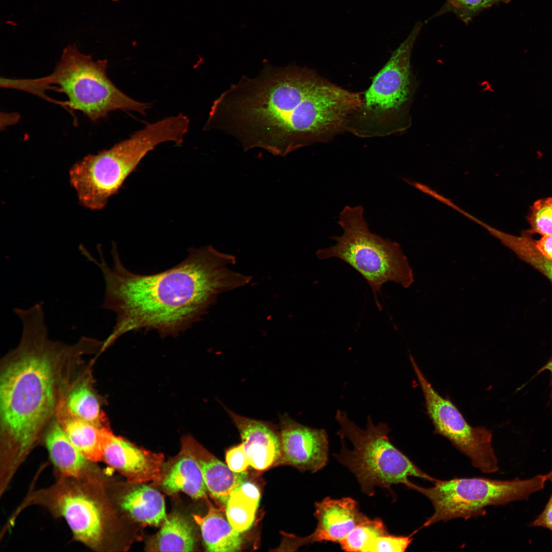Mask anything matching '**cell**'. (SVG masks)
Segmentation results:
<instances>
[{
    "label": "cell",
    "mask_w": 552,
    "mask_h": 552,
    "mask_svg": "<svg viewBox=\"0 0 552 552\" xmlns=\"http://www.w3.org/2000/svg\"><path fill=\"white\" fill-rule=\"evenodd\" d=\"M360 105L357 93L296 66L267 65L242 77L214 101L204 126L224 131L245 150L282 156L347 130Z\"/></svg>",
    "instance_id": "6da1fadb"
},
{
    "label": "cell",
    "mask_w": 552,
    "mask_h": 552,
    "mask_svg": "<svg viewBox=\"0 0 552 552\" xmlns=\"http://www.w3.org/2000/svg\"><path fill=\"white\" fill-rule=\"evenodd\" d=\"M22 325L17 346L0 362L1 472L12 477L56 419L82 371L85 355L102 341L82 336L74 344L48 337L42 306L16 308Z\"/></svg>",
    "instance_id": "7a4b0ae2"
},
{
    "label": "cell",
    "mask_w": 552,
    "mask_h": 552,
    "mask_svg": "<svg viewBox=\"0 0 552 552\" xmlns=\"http://www.w3.org/2000/svg\"><path fill=\"white\" fill-rule=\"evenodd\" d=\"M98 261L87 259L103 273L105 297L102 307L113 311L117 321L103 341L105 350L131 331H156L163 337H176L201 320L218 296L248 284L251 277L232 270L233 255L208 245L188 250L187 257L165 271L152 274L133 273L124 265L115 243L112 266L98 248Z\"/></svg>",
    "instance_id": "3957f363"
},
{
    "label": "cell",
    "mask_w": 552,
    "mask_h": 552,
    "mask_svg": "<svg viewBox=\"0 0 552 552\" xmlns=\"http://www.w3.org/2000/svg\"><path fill=\"white\" fill-rule=\"evenodd\" d=\"M107 63L94 60L74 43L64 49L51 74L34 79L6 78L5 86L41 98L47 90L62 93L67 100L59 104L82 112L93 122L117 110L145 115L151 104L134 100L118 88L107 76Z\"/></svg>",
    "instance_id": "277c9868"
},
{
    "label": "cell",
    "mask_w": 552,
    "mask_h": 552,
    "mask_svg": "<svg viewBox=\"0 0 552 552\" xmlns=\"http://www.w3.org/2000/svg\"><path fill=\"white\" fill-rule=\"evenodd\" d=\"M335 419L340 426L337 434L341 448L333 456L355 475L363 493L372 496L375 487H380L394 496L392 486L403 484L407 487L409 476L433 482L438 480L418 468L390 442L387 424H375L369 416L363 429L340 410L337 411Z\"/></svg>",
    "instance_id": "5b68a950"
},
{
    "label": "cell",
    "mask_w": 552,
    "mask_h": 552,
    "mask_svg": "<svg viewBox=\"0 0 552 552\" xmlns=\"http://www.w3.org/2000/svg\"><path fill=\"white\" fill-rule=\"evenodd\" d=\"M362 205L345 206L338 217L343 232L331 239L334 245L318 250V258H338L352 267L366 281L379 310L378 294L383 285L392 282L408 288L414 275L407 257L397 242L371 232Z\"/></svg>",
    "instance_id": "8992f818"
},
{
    "label": "cell",
    "mask_w": 552,
    "mask_h": 552,
    "mask_svg": "<svg viewBox=\"0 0 552 552\" xmlns=\"http://www.w3.org/2000/svg\"><path fill=\"white\" fill-rule=\"evenodd\" d=\"M421 27L420 23L415 26L374 76L348 131L359 137H371L390 135L405 128L404 119L411 91L410 56Z\"/></svg>",
    "instance_id": "52a82bcc"
},
{
    "label": "cell",
    "mask_w": 552,
    "mask_h": 552,
    "mask_svg": "<svg viewBox=\"0 0 552 552\" xmlns=\"http://www.w3.org/2000/svg\"><path fill=\"white\" fill-rule=\"evenodd\" d=\"M547 480L545 474L511 480L484 477L454 478L448 480L438 479L430 488L411 482L408 488L425 496L433 507V513L427 519L423 527L440 521L479 516L484 515L485 508L488 506L526 499L542 490Z\"/></svg>",
    "instance_id": "ba28073f"
},
{
    "label": "cell",
    "mask_w": 552,
    "mask_h": 552,
    "mask_svg": "<svg viewBox=\"0 0 552 552\" xmlns=\"http://www.w3.org/2000/svg\"><path fill=\"white\" fill-rule=\"evenodd\" d=\"M59 478L53 486L34 494L32 502L64 518L77 541L99 549L104 537L105 514L98 491V479Z\"/></svg>",
    "instance_id": "9c48e42d"
},
{
    "label": "cell",
    "mask_w": 552,
    "mask_h": 552,
    "mask_svg": "<svg viewBox=\"0 0 552 552\" xmlns=\"http://www.w3.org/2000/svg\"><path fill=\"white\" fill-rule=\"evenodd\" d=\"M409 357L424 395L427 413L434 426V432L449 440L481 472L497 471L498 461L492 445L491 431L484 427L471 426L451 401L434 389L413 357L411 355Z\"/></svg>",
    "instance_id": "30bf717a"
},
{
    "label": "cell",
    "mask_w": 552,
    "mask_h": 552,
    "mask_svg": "<svg viewBox=\"0 0 552 552\" xmlns=\"http://www.w3.org/2000/svg\"><path fill=\"white\" fill-rule=\"evenodd\" d=\"M281 454L275 466L287 465L316 472L328 461L329 441L325 429L302 425L289 417L280 421Z\"/></svg>",
    "instance_id": "8fae6325"
},
{
    "label": "cell",
    "mask_w": 552,
    "mask_h": 552,
    "mask_svg": "<svg viewBox=\"0 0 552 552\" xmlns=\"http://www.w3.org/2000/svg\"><path fill=\"white\" fill-rule=\"evenodd\" d=\"M314 516L317 521L315 531L306 537H293L295 547L316 542L339 543L356 526L369 519L351 497H327L315 502Z\"/></svg>",
    "instance_id": "7c38bea8"
},
{
    "label": "cell",
    "mask_w": 552,
    "mask_h": 552,
    "mask_svg": "<svg viewBox=\"0 0 552 552\" xmlns=\"http://www.w3.org/2000/svg\"><path fill=\"white\" fill-rule=\"evenodd\" d=\"M102 460L129 482L140 483L159 478L164 456L141 449L112 433L105 444Z\"/></svg>",
    "instance_id": "4fadbf2b"
},
{
    "label": "cell",
    "mask_w": 552,
    "mask_h": 552,
    "mask_svg": "<svg viewBox=\"0 0 552 552\" xmlns=\"http://www.w3.org/2000/svg\"><path fill=\"white\" fill-rule=\"evenodd\" d=\"M224 407L239 432L250 465L261 471L275 466L281 454L280 429L269 422L245 417Z\"/></svg>",
    "instance_id": "5bb4252c"
},
{
    "label": "cell",
    "mask_w": 552,
    "mask_h": 552,
    "mask_svg": "<svg viewBox=\"0 0 552 552\" xmlns=\"http://www.w3.org/2000/svg\"><path fill=\"white\" fill-rule=\"evenodd\" d=\"M44 435L50 457L60 477L79 479L96 476L91 462L71 442L57 418Z\"/></svg>",
    "instance_id": "9a60e30c"
},
{
    "label": "cell",
    "mask_w": 552,
    "mask_h": 552,
    "mask_svg": "<svg viewBox=\"0 0 552 552\" xmlns=\"http://www.w3.org/2000/svg\"><path fill=\"white\" fill-rule=\"evenodd\" d=\"M56 418L70 440L86 458L92 463L103 459L105 444L112 433L108 425H97L75 418L62 407Z\"/></svg>",
    "instance_id": "2e32d148"
},
{
    "label": "cell",
    "mask_w": 552,
    "mask_h": 552,
    "mask_svg": "<svg viewBox=\"0 0 552 552\" xmlns=\"http://www.w3.org/2000/svg\"><path fill=\"white\" fill-rule=\"evenodd\" d=\"M199 526L206 551L232 552L240 550L242 540L228 521L225 507L216 508L209 502L208 511L204 516L193 515Z\"/></svg>",
    "instance_id": "e0dca14e"
},
{
    "label": "cell",
    "mask_w": 552,
    "mask_h": 552,
    "mask_svg": "<svg viewBox=\"0 0 552 552\" xmlns=\"http://www.w3.org/2000/svg\"><path fill=\"white\" fill-rule=\"evenodd\" d=\"M198 450L197 459L208 490L221 505L225 507L231 494L245 481L247 474L233 471L199 445Z\"/></svg>",
    "instance_id": "ac0fdd59"
},
{
    "label": "cell",
    "mask_w": 552,
    "mask_h": 552,
    "mask_svg": "<svg viewBox=\"0 0 552 552\" xmlns=\"http://www.w3.org/2000/svg\"><path fill=\"white\" fill-rule=\"evenodd\" d=\"M184 447L187 454L179 459L165 477L163 487L170 494L183 492L194 499L206 497L208 489L196 458L191 454L185 440Z\"/></svg>",
    "instance_id": "d6986e66"
},
{
    "label": "cell",
    "mask_w": 552,
    "mask_h": 552,
    "mask_svg": "<svg viewBox=\"0 0 552 552\" xmlns=\"http://www.w3.org/2000/svg\"><path fill=\"white\" fill-rule=\"evenodd\" d=\"M86 372L68 391L62 408L75 418L97 425H107L101 402L91 386L90 375Z\"/></svg>",
    "instance_id": "ffe728a7"
},
{
    "label": "cell",
    "mask_w": 552,
    "mask_h": 552,
    "mask_svg": "<svg viewBox=\"0 0 552 552\" xmlns=\"http://www.w3.org/2000/svg\"><path fill=\"white\" fill-rule=\"evenodd\" d=\"M122 509L135 520L151 525H158L166 518L164 498L160 493L142 485L123 496Z\"/></svg>",
    "instance_id": "44dd1931"
},
{
    "label": "cell",
    "mask_w": 552,
    "mask_h": 552,
    "mask_svg": "<svg viewBox=\"0 0 552 552\" xmlns=\"http://www.w3.org/2000/svg\"><path fill=\"white\" fill-rule=\"evenodd\" d=\"M194 527L185 517L174 514L166 518L151 544V550L192 551L196 544Z\"/></svg>",
    "instance_id": "7402d4cb"
},
{
    "label": "cell",
    "mask_w": 552,
    "mask_h": 552,
    "mask_svg": "<svg viewBox=\"0 0 552 552\" xmlns=\"http://www.w3.org/2000/svg\"><path fill=\"white\" fill-rule=\"evenodd\" d=\"M527 232L521 236L500 232L497 238L521 260L544 275L552 284V261L536 248L535 240Z\"/></svg>",
    "instance_id": "603a6c76"
},
{
    "label": "cell",
    "mask_w": 552,
    "mask_h": 552,
    "mask_svg": "<svg viewBox=\"0 0 552 552\" xmlns=\"http://www.w3.org/2000/svg\"><path fill=\"white\" fill-rule=\"evenodd\" d=\"M259 503L239 488L231 494L225 504V513L236 531L243 533L251 527Z\"/></svg>",
    "instance_id": "cb8c5ba5"
},
{
    "label": "cell",
    "mask_w": 552,
    "mask_h": 552,
    "mask_svg": "<svg viewBox=\"0 0 552 552\" xmlns=\"http://www.w3.org/2000/svg\"><path fill=\"white\" fill-rule=\"evenodd\" d=\"M389 534L380 518H369L356 526L339 543L346 551H365L367 546L379 537Z\"/></svg>",
    "instance_id": "d4e9b609"
},
{
    "label": "cell",
    "mask_w": 552,
    "mask_h": 552,
    "mask_svg": "<svg viewBox=\"0 0 552 552\" xmlns=\"http://www.w3.org/2000/svg\"><path fill=\"white\" fill-rule=\"evenodd\" d=\"M511 0H446L445 4L436 14L440 15L450 12L455 13L463 22L468 24L475 16L493 5L508 3Z\"/></svg>",
    "instance_id": "484cf974"
},
{
    "label": "cell",
    "mask_w": 552,
    "mask_h": 552,
    "mask_svg": "<svg viewBox=\"0 0 552 552\" xmlns=\"http://www.w3.org/2000/svg\"><path fill=\"white\" fill-rule=\"evenodd\" d=\"M530 228L527 232L540 235H552V197L537 200L527 216Z\"/></svg>",
    "instance_id": "4316f807"
},
{
    "label": "cell",
    "mask_w": 552,
    "mask_h": 552,
    "mask_svg": "<svg viewBox=\"0 0 552 552\" xmlns=\"http://www.w3.org/2000/svg\"><path fill=\"white\" fill-rule=\"evenodd\" d=\"M417 532L415 531L411 535L405 536H395L389 533L381 536L375 539L366 547V551L379 552H403L406 550L412 540V536Z\"/></svg>",
    "instance_id": "83f0119b"
},
{
    "label": "cell",
    "mask_w": 552,
    "mask_h": 552,
    "mask_svg": "<svg viewBox=\"0 0 552 552\" xmlns=\"http://www.w3.org/2000/svg\"><path fill=\"white\" fill-rule=\"evenodd\" d=\"M225 459L228 467L235 472H246L250 466L242 443L229 449L226 452Z\"/></svg>",
    "instance_id": "f1b7e54d"
},
{
    "label": "cell",
    "mask_w": 552,
    "mask_h": 552,
    "mask_svg": "<svg viewBox=\"0 0 552 552\" xmlns=\"http://www.w3.org/2000/svg\"><path fill=\"white\" fill-rule=\"evenodd\" d=\"M531 526L546 528L552 532V494L541 513L530 524Z\"/></svg>",
    "instance_id": "f546056e"
},
{
    "label": "cell",
    "mask_w": 552,
    "mask_h": 552,
    "mask_svg": "<svg viewBox=\"0 0 552 552\" xmlns=\"http://www.w3.org/2000/svg\"><path fill=\"white\" fill-rule=\"evenodd\" d=\"M535 245L542 255L552 261V235L542 236L535 240Z\"/></svg>",
    "instance_id": "4dcf8cb0"
},
{
    "label": "cell",
    "mask_w": 552,
    "mask_h": 552,
    "mask_svg": "<svg viewBox=\"0 0 552 552\" xmlns=\"http://www.w3.org/2000/svg\"><path fill=\"white\" fill-rule=\"evenodd\" d=\"M238 488L248 496L260 501V492L258 488L254 484L244 481Z\"/></svg>",
    "instance_id": "1f68e13d"
},
{
    "label": "cell",
    "mask_w": 552,
    "mask_h": 552,
    "mask_svg": "<svg viewBox=\"0 0 552 552\" xmlns=\"http://www.w3.org/2000/svg\"><path fill=\"white\" fill-rule=\"evenodd\" d=\"M544 371H548L550 373V386H551V393L550 397L552 399V355L549 360L543 365L540 369L537 372V374H539ZM549 474L552 477V469L549 472Z\"/></svg>",
    "instance_id": "d6a6232c"
}]
</instances>
